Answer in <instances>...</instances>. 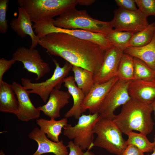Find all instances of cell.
I'll use <instances>...</instances> for the list:
<instances>
[{
	"label": "cell",
	"instance_id": "cell-1",
	"mask_svg": "<svg viewBox=\"0 0 155 155\" xmlns=\"http://www.w3.org/2000/svg\"><path fill=\"white\" fill-rule=\"evenodd\" d=\"M38 44L50 55L61 57L72 66L94 74L102 65L106 51L94 42L60 32L46 35L40 39Z\"/></svg>",
	"mask_w": 155,
	"mask_h": 155
},
{
	"label": "cell",
	"instance_id": "cell-2",
	"mask_svg": "<svg viewBox=\"0 0 155 155\" xmlns=\"http://www.w3.org/2000/svg\"><path fill=\"white\" fill-rule=\"evenodd\" d=\"M153 111L150 104L131 97L112 120L123 133L127 135L135 130L147 135L152 132L154 125L151 116Z\"/></svg>",
	"mask_w": 155,
	"mask_h": 155
},
{
	"label": "cell",
	"instance_id": "cell-3",
	"mask_svg": "<svg viewBox=\"0 0 155 155\" xmlns=\"http://www.w3.org/2000/svg\"><path fill=\"white\" fill-rule=\"evenodd\" d=\"M54 25L57 27L68 29H79L107 35L113 29L110 22L94 19L86 11L75 8L60 15L54 20Z\"/></svg>",
	"mask_w": 155,
	"mask_h": 155
},
{
	"label": "cell",
	"instance_id": "cell-4",
	"mask_svg": "<svg viewBox=\"0 0 155 155\" xmlns=\"http://www.w3.org/2000/svg\"><path fill=\"white\" fill-rule=\"evenodd\" d=\"M17 2L34 23L53 19L78 4L77 0H18Z\"/></svg>",
	"mask_w": 155,
	"mask_h": 155
},
{
	"label": "cell",
	"instance_id": "cell-5",
	"mask_svg": "<svg viewBox=\"0 0 155 155\" xmlns=\"http://www.w3.org/2000/svg\"><path fill=\"white\" fill-rule=\"evenodd\" d=\"M93 129L97 137L93 147L103 148L111 153L122 155L128 144L123 137V133L113 120L102 117Z\"/></svg>",
	"mask_w": 155,
	"mask_h": 155
},
{
	"label": "cell",
	"instance_id": "cell-6",
	"mask_svg": "<svg viewBox=\"0 0 155 155\" xmlns=\"http://www.w3.org/2000/svg\"><path fill=\"white\" fill-rule=\"evenodd\" d=\"M102 117L98 113L86 115L82 114L77 123L74 126L68 124L63 127V134L83 150H89L94 142V127Z\"/></svg>",
	"mask_w": 155,
	"mask_h": 155
},
{
	"label": "cell",
	"instance_id": "cell-7",
	"mask_svg": "<svg viewBox=\"0 0 155 155\" xmlns=\"http://www.w3.org/2000/svg\"><path fill=\"white\" fill-rule=\"evenodd\" d=\"M55 68L52 76L44 81L33 83L29 79L22 78V85L28 90L29 93L39 96L44 103H46L50 94L54 89H60L64 78L68 76L71 70L72 65L66 61L64 65L61 67L57 60L53 59Z\"/></svg>",
	"mask_w": 155,
	"mask_h": 155
},
{
	"label": "cell",
	"instance_id": "cell-8",
	"mask_svg": "<svg viewBox=\"0 0 155 155\" xmlns=\"http://www.w3.org/2000/svg\"><path fill=\"white\" fill-rule=\"evenodd\" d=\"M53 19L34 23V31L40 39L51 33L60 32L66 34L79 38L94 42L106 50L113 46L106 39L105 36L79 29H68L55 26Z\"/></svg>",
	"mask_w": 155,
	"mask_h": 155
},
{
	"label": "cell",
	"instance_id": "cell-9",
	"mask_svg": "<svg viewBox=\"0 0 155 155\" xmlns=\"http://www.w3.org/2000/svg\"><path fill=\"white\" fill-rule=\"evenodd\" d=\"M130 81L119 80L112 86L101 104L98 111L101 117L113 120L115 109L131 98L128 92Z\"/></svg>",
	"mask_w": 155,
	"mask_h": 155
},
{
	"label": "cell",
	"instance_id": "cell-10",
	"mask_svg": "<svg viewBox=\"0 0 155 155\" xmlns=\"http://www.w3.org/2000/svg\"><path fill=\"white\" fill-rule=\"evenodd\" d=\"M147 18L138 9L131 11L119 7L115 11L111 22L115 30L133 34L148 27L149 24Z\"/></svg>",
	"mask_w": 155,
	"mask_h": 155
},
{
	"label": "cell",
	"instance_id": "cell-11",
	"mask_svg": "<svg viewBox=\"0 0 155 155\" xmlns=\"http://www.w3.org/2000/svg\"><path fill=\"white\" fill-rule=\"evenodd\" d=\"M16 61L21 62L24 68L34 73L37 81L50 71L49 64L42 58L39 51L35 49L21 46L17 49L12 54V58Z\"/></svg>",
	"mask_w": 155,
	"mask_h": 155
},
{
	"label": "cell",
	"instance_id": "cell-12",
	"mask_svg": "<svg viewBox=\"0 0 155 155\" xmlns=\"http://www.w3.org/2000/svg\"><path fill=\"white\" fill-rule=\"evenodd\" d=\"M123 53L114 46L106 51L102 65L94 74V84L105 83L117 76L119 65Z\"/></svg>",
	"mask_w": 155,
	"mask_h": 155
},
{
	"label": "cell",
	"instance_id": "cell-13",
	"mask_svg": "<svg viewBox=\"0 0 155 155\" xmlns=\"http://www.w3.org/2000/svg\"><path fill=\"white\" fill-rule=\"evenodd\" d=\"M119 80L115 77L110 80L102 84H94L86 95L82 102V113L88 110L90 114L98 113L100 106L107 94L113 85Z\"/></svg>",
	"mask_w": 155,
	"mask_h": 155
},
{
	"label": "cell",
	"instance_id": "cell-14",
	"mask_svg": "<svg viewBox=\"0 0 155 155\" xmlns=\"http://www.w3.org/2000/svg\"><path fill=\"white\" fill-rule=\"evenodd\" d=\"M12 85L19 104L18 112L16 115L18 119L25 122L38 119L40 111L32 102L28 90L16 82H13Z\"/></svg>",
	"mask_w": 155,
	"mask_h": 155
},
{
	"label": "cell",
	"instance_id": "cell-15",
	"mask_svg": "<svg viewBox=\"0 0 155 155\" xmlns=\"http://www.w3.org/2000/svg\"><path fill=\"white\" fill-rule=\"evenodd\" d=\"M29 138L38 144L36 151L32 155H42L47 153H53L55 155H68L67 147L61 140L55 142L49 139L46 134L37 127L34 128L29 134Z\"/></svg>",
	"mask_w": 155,
	"mask_h": 155
},
{
	"label": "cell",
	"instance_id": "cell-16",
	"mask_svg": "<svg viewBox=\"0 0 155 155\" xmlns=\"http://www.w3.org/2000/svg\"><path fill=\"white\" fill-rule=\"evenodd\" d=\"M18 17L12 19L9 24L12 29L21 38L28 35L30 37L32 43L30 48L35 49L38 44L40 39L35 33L32 26V22L28 14L24 9L18 7Z\"/></svg>",
	"mask_w": 155,
	"mask_h": 155
},
{
	"label": "cell",
	"instance_id": "cell-17",
	"mask_svg": "<svg viewBox=\"0 0 155 155\" xmlns=\"http://www.w3.org/2000/svg\"><path fill=\"white\" fill-rule=\"evenodd\" d=\"M71 95L68 91L55 88L50 93L46 103L37 107L44 114L50 119L60 117V111L69 103Z\"/></svg>",
	"mask_w": 155,
	"mask_h": 155
},
{
	"label": "cell",
	"instance_id": "cell-18",
	"mask_svg": "<svg viewBox=\"0 0 155 155\" xmlns=\"http://www.w3.org/2000/svg\"><path fill=\"white\" fill-rule=\"evenodd\" d=\"M128 90L131 97L142 103L150 104L155 99V79L131 80Z\"/></svg>",
	"mask_w": 155,
	"mask_h": 155
},
{
	"label": "cell",
	"instance_id": "cell-19",
	"mask_svg": "<svg viewBox=\"0 0 155 155\" xmlns=\"http://www.w3.org/2000/svg\"><path fill=\"white\" fill-rule=\"evenodd\" d=\"M63 82L72 96L73 100L72 107L65 114V117L67 118L73 117L76 119H78L82 113V105L86 95L76 86L73 76L69 75L65 78L63 80Z\"/></svg>",
	"mask_w": 155,
	"mask_h": 155
},
{
	"label": "cell",
	"instance_id": "cell-20",
	"mask_svg": "<svg viewBox=\"0 0 155 155\" xmlns=\"http://www.w3.org/2000/svg\"><path fill=\"white\" fill-rule=\"evenodd\" d=\"M12 84L0 82V111L16 115L19 111V104Z\"/></svg>",
	"mask_w": 155,
	"mask_h": 155
},
{
	"label": "cell",
	"instance_id": "cell-21",
	"mask_svg": "<svg viewBox=\"0 0 155 155\" xmlns=\"http://www.w3.org/2000/svg\"><path fill=\"white\" fill-rule=\"evenodd\" d=\"M123 52L142 60L155 71V32L151 42L140 47L128 46Z\"/></svg>",
	"mask_w": 155,
	"mask_h": 155
},
{
	"label": "cell",
	"instance_id": "cell-22",
	"mask_svg": "<svg viewBox=\"0 0 155 155\" xmlns=\"http://www.w3.org/2000/svg\"><path fill=\"white\" fill-rule=\"evenodd\" d=\"M36 121L41 130L47 135L48 138L55 142L59 141V137L62 128L68 125L67 118L65 117L58 121L53 119L48 120L41 118Z\"/></svg>",
	"mask_w": 155,
	"mask_h": 155
},
{
	"label": "cell",
	"instance_id": "cell-23",
	"mask_svg": "<svg viewBox=\"0 0 155 155\" xmlns=\"http://www.w3.org/2000/svg\"><path fill=\"white\" fill-rule=\"evenodd\" d=\"M71 71L73 72L74 80L77 87L82 90L85 95H86L94 84V73L75 66H72Z\"/></svg>",
	"mask_w": 155,
	"mask_h": 155
},
{
	"label": "cell",
	"instance_id": "cell-24",
	"mask_svg": "<svg viewBox=\"0 0 155 155\" xmlns=\"http://www.w3.org/2000/svg\"><path fill=\"white\" fill-rule=\"evenodd\" d=\"M155 32V22L150 24L143 30L133 34L128 46L140 47L149 43L152 40Z\"/></svg>",
	"mask_w": 155,
	"mask_h": 155
},
{
	"label": "cell",
	"instance_id": "cell-25",
	"mask_svg": "<svg viewBox=\"0 0 155 155\" xmlns=\"http://www.w3.org/2000/svg\"><path fill=\"white\" fill-rule=\"evenodd\" d=\"M133 57L123 52L118 69L117 76L120 80L129 81L133 79Z\"/></svg>",
	"mask_w": 155,
	"mask_h": 155
},
{
	"label": "cell",
	"instance_id": "cell-26",
	"mask_svg": "<svg viewBox=\"0 0 155 155\" xmlns=\"http://www.w3.org/2000/svg\"><path fill=\"white\" fill-rule=\"evenodd\" d=\"M127 135L128 137L126 140L128 145L135 146L144 153L153 152L154 148L153 143L149 140L146 135L133 131L129 132Z\"/></svg>",
	"mask_w": 155,
	"mask_h": 155
},
{
	"label": "cell",
	"instance_id": "cell-27",
	"mask_svg": "<svg viewBox=\"0 0 155 155\" xmlns=\"http://www.w3.org/2000/svg\"><path fill=\"white\" fill-rule=\"evenodd\" d=\"M133 57V80H150L155 79L154 71L142 60Z\"/></svg>",
	"mask_w": 155,
	"mask_h": 155
},
{
	"label": "cell",
	"instance_id": "cell-28",
	"mask_svg": "<svg viewBox=\"0 0 155 155\" xmlns=\"http://www.w3.org/2000/svg\"><path fill=\"white\" fill-rule=\"evenodd\" d=\"M133 34L129 32L118 31L113 29L106 37L114 46L124 51L128 47Z\"/></svg>",
	"mask_w": 155,
	"mask_h": 155
},
{
	"label": "cell",
	"instance_id": "cell-29",
	"mask_svg": "<svg viewBox=\"0 0 155 155\" xmlns=\"http://www.w3.org/2000/svg\"><path fill=\"white\" fill-rule=\"evenodd\" d=\"M135 2L138 9L146 17L155 16V0H135Z\"/></svg>",
	"mask_w": 155,
	"mask_h": 155
},
{
	"label": "cell",
	"instance_id": "cell-30",
	"mask_svg": "<svg viewBox=\"0 0 155 155\" xmlns=\"http://www.w3.org/2000/svg\"><path fill=\"white\" fill-rule=\"evenodd\" d=\"M9 0H0V32L4 34L9 29L6 19V13L8 9Z\"/></svg>",
	"mask_w": 155,
	"mask_h": 155
},
{
	"label": "cell",
	"instance_id": "cell-31",
	"mask_svg": "<svg viewBox=\"0 0 155 155\" xmlns=\"http://www.w3.org/2000/svg\"><path fill=\"white\" fill-rule=\"evenodd\" d=\"M16 61L12 58L7 60L3 57L0 59V82L3 80L4 73L8 70Z\"/></svg>",
	"mask_w": 155,
	"mask_h": 155
},
{
	"label": "cell",
	"instance_id": "cell-32",
	"mask_svg": "<svg viewBox=\"0 0 155 155\" xmlns=\"http://www.w3.org/2000/svg\"><path fill=\"white\" fill-rule=\"evenodd\" d=\"M119 7L125 10L136 11L138 9L136 6L135 0H115Z\"/></svg>",
	"mask_w": 155,
	"mask_h": 155
},
{
	"label": "cell",
	"instance_id": "cell-33",
	"mask_svg": "<svg viewBox=\"0 0 155 155\" xmlns=\"http://www.w3.org/2000/svg\"><path fill=\"white\" fill-rule=\"evenodd\" d=\"M67 147L69 150V155H84L83 150L80 147L75 144L73 141H69Z\"/></svg>",
	"mask_w": 155,
	"mask_h": 155
},
{
	"label": "cell",
	"instance_id": "cell-34",
	"mask_svg": "<svg viewBox=\"0 0 155 155\" xmlns=\"http://www.w3.org/2000/svg\"><path fill=\"white\" fill-rule=\"evenodd\" d=\"M122 155H144V153L135 146L128 145Z\"/></svg>",
	"mask_w": 155,
	"mask_h": 155
},
{
	"label": "cell",
	"instance_id": "cell-35",
	"mask_svg": "<svg viewBox=\"0 0 155 155\" xmlns=\"http://www.w3.org/2000/svg\"><path fill=\"white\" fill-rule=\"evenodd\" d=\"M78 4L81 5L90 6L95 2V0H77Z\"/></svg>",
	"mask_w": 155,
	"mask_h": 155
},
{
	"label": "cell",
	"instance_id": "cell-36",
	"mask_svg": "<svg viewBox=\"0 0 155 155\" xmlns=\"http://www.w3.org/2000/svg\"><path fill=\"white\" fill-rule=\"evenodd\" d=\"M150 104L152 108L153 111H154V112L155 120V99ZM154 137H155V133L154 134Z\"/></svg>",
	"mask_w": 155,
	"mask_h": 155
},
{
	"label": "cell",
	"instance_id": "cell-37",
	"mask_svg": "<svg viewBox=\"0 0 155 155\" xmlns=\"http://www.w3.org/2000/svg\"><path fill=\"white\" fill-rule=\"evenodd\" d=\"M83 154L84 155H95L94 153L88 150L84 153Z\"/></svg>",
	"mask_w": 155,
	"mask_h": 155
},
{
	"label": "cell",
	"instance_id": "cell-38",
	"mask_svg": "<svg viewBox=\"0 0 155 155\" xmlns=\"http://www.w3.org/2000/svg\"><path fill=\"white\" fill-rule=\"evenodd\" d=\"M0 155H6L3 151L2 150H1L0 151Z\"/></svg>",
	"mask_w": 155,
	"mask_h": 155
},
{
	"label": "cell",
	"instance_id": "cell-39",
	"mask_svg": "<svg viewBox=\"0 0 155 155\" xmlns=\"http://www.w3.org/2000/svg\"><path fill=\"white\" fill-rule=\"evenodd\" d=\"M153 152L151 154L148 155H155V148H154L153 150Z\"/></svg>",
	"mask_w": 155,
	"mask_h": 155
},
{
	"label": "cell",
	"instance_id": "cell-40",
	"mask_svg": "<svg viewBox=\"0 0 155 155\" xmlns=\"http://www.w3.org/2000/svg\"><path fill=\"white\" fill-rule=\"evenodd\" d=\"M154 144V148H155V137L154 139V142H153Z\"/></svg>",
	"mask_w": 155,
	"mask_h": 155
},
{
	"label": "cell",
	"instance_id": "cell-41",
	"mask_svg": "<svg viewBox=\"0 0 155 155\" xmlns=\"http://www.w3.org/2000/svg\"><path fill=\"white\" fill-rule=\"evenodd\" d=\"M154 72H155V71H154Z\"/></svg>",
	"mask_w": 155,
	"mask_h": 155
}]
</instances>
